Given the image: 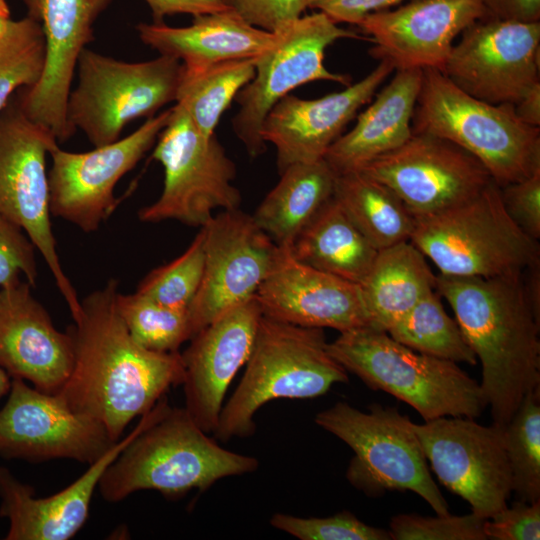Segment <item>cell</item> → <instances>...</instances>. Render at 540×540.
I'll return each instance as SVG.
<instances>
[{
	"label": "cell",
	"instance_id": "obj_15",
	"mask_svg": "<svg viewBox=\"0 0 540 540\" xmlns=\"http://www.w3.org/2000/svg\"><path fill=\"white\" fill-rule=\"evenodd\" d=\"M171 108L146 119L134 132L87 152L56 145L49 156L50 212L83 232H94L116 208L114 189L155 144Z\"/></svg>",
	"mask_w": 540,
	"mask_h": 540
},
{
	"label": "cell",
	"instance_id": "obj_9",
	"mask_svg": "<svg viewBox=\"0 0 540 540\" xmlns=\"http://www.w3.org/2000/svg\"><path fill=\"white\" fill-rule=\"evenodd\" d=\"M76 69L66 120L73 132L81 130L93 147H100L118 140L131 121L152 117L176 101L182 64L166 55L127 62L85 48Z\"/></svg>",
	"mask_w": 540,
	"mask_h": 540
},
{
	"label": "cell",
	"instance_id": "obj_8",
	"mask_svg": "<svg viewBox=\"0 0 540 540\" xmlns=\"http://www.w3.org/2000/svg\"><path fill=\"white\" fill-rule=\"evenodd\" d=\"M315 422L354 452L346 471L352 486L369 496L409 490L436 514L449 513L430 474L414 423L396 408L374 403L363 412L340 401L319 412Z\"/></svg>",
	"mask_w": 540,
	"mask_h": 540
},
{
	"label": "cell",
	"instance_id": "obj_29",
	"mask_svg": "<svg viewBox=\"0 0 540 540\" xmlns=\"http://www.w3.org/2000/svg\"><path fill=\"white\" fill-rule=\"evenodd\" d=\"M279 175L252 217L278 246L290 247L332 197L336 173L321 159L292 164Z\"/></svg>",
	"mask_w": 540,
	"mask_h": 540
},
{
	"label": "cell",
	"instance_id": "obj_20",
	"mask_svg": "<svg viewBox=\"0 0 540 540\" xmlns=\"http://www.w3.org/2000/svg\"><path fill=\"white\" fill-rule=\"evenodd\" d=\"M483 17L482 0H411L368 14L357 26L374 42L368 53L394 69L442 72L454 39Z\"/></svg>",
	"mask_w": 540,
	"mask_h": 540
},
{
	"label": "cell",
	"instance_id": "obj_37",
	"mask_svg": "<svg viewBox=\"0 0 540 540\" xmlns=\"http://www.w3.org/2000/svg\"><path fill=\"white\" fill-rule=\"evenodd\" d=\"M204 230L201 227L188 248L176 259L153 269L136 292L162 305L188 309L202 281Z\"/></svg>",
	"mask_w": 540,
	"mask_h": 540
},
{
	"label": "cell",
	"instance_id": "obj_3",
	"mask_svg": "<svg viewBox=\"0 0 540 540\" xmlns=\"http://www.w3.org/2000/svg\"><path fill=\"white\" fill-rule=\"evenodd\" d=\"M258 466L255 457L222 448L185 408L171 407L165 395L154 406L150 423L107 467L98 489L112 503L140 490L173 498L193 489L205 491L222 478Z\"/></svg>",
	"mask_w": 540,
	"mask_h": 540
},
{
	"label": "cell",
	"instance_id": "obj_21",
	"mask_svg": "<svg viewBox=\"0 0 540 540\" xmlns=\"http://www.w3.org/2000/svg\"><path fill=\"white\" fill-rule=\"evenodd\" d=\"M256 299L262 315L285 323L345 332L369 327L360 285L298 261L278 246Z\"/></svg>",
	"mask_w": 540,
	"mask_h": 540
},
{
	"label": "cell",
	"instance_id": "obj_18",
	"mask_svg": "<svg viewBox=\"0 0 540 540\" xmlns=\"http://www.w3.org/2000/svg\"><path fill=\"white\" fill-rule=\"evenodd\" d=\"M8 393L0 409L4 458H66L90 465L116 444L100 422L73 411L57 393L40 391L18 378H12Z\"/></svg>",
	"mask_w": 540,
	"mask_h": 540
},
{
	"label": "cell",
	"instance_id": "obj_23",
	"mask_svg": "<svg viewBox=\"0 0 540 540\" xmlns=\"http://www.w3.org/2000/svg\"><path fill=\"white\" fill-rule=\"evenodd\" d=\"M261 317L254 296L201 329L181 353L184 408L206 433L218 425L228 386L248 361Z\"/></svg>",
	"mask_w": 540,
	"mask_h": 540
},
{
	"label": "cell",
	"instance_id": "obj_46",
	"mask_svg": "<svg viewBox=\"0 0 540 540\" xmlns=\"http://www.w3.org/2000/svg\"><path fill=\"white\" fill-rule=\"evenodd\" d=\"M485 17L498 20L540 22V0H482Z\"/></svg>",
	"mask_w": 540,
	"mask_h": 540
},
{
	"label": "cell",
	"instance_id": "obj_12",
	"mask_svg": "<svg viewBox=\"0 0 540 540\" xmlns=\"http://www.w3.org/2000/svg\"><path fill=\"white\" fill-rule=\"evenodd\" d=\"M361 38L343 29L322 12L301 16L276 32L274 44L256 58L255 75L237 94L239 111L232 119L237 138L250 157L263 154L267 144L260 136L272 107L295 88L317 80L351 84L349 75L329 71L324 65L327 47L339 39Z\"/></svg>",
	"mask_w": 540,
	"mask_h": 540
},
{
	"label": "cell",
	"instance_id": "obj_34",
	"mask_svg": "<svg viewBox=\"0 0 540 540\" xmlns=\"http://www.w3.org/2000/svg\"><path fill=\"white\" fill-rule=\"evenodd\" d=\"M504 441L516 499L540 500V387L525 395L504 425Z\"/></svg>",
	"mask_w": 540,
	"mask_h": 540
},
{
	"label": "cell",
	"instance_id": "obj_26",
	"mask_svg": "<svg viewBox=\"0 0 540 540\" xmlns=\"http://www.w3.org/2000/svg\"><path fill=\"white\" fill-rule=\"evenodd\" d=\"M136 31L145 45L179 60L190 71L228 60L257 58L276 40V33L249 24L233 10L195 16L184 27L139 23Z\"/></svg>",
	"mask_w": 540,
	"mask_h": 540
},
{
	"label": "cell",
	"instance_id": "obj_40",
	"mask_svg": "<svg viewBox=\"0 0 540 540\" xmlns=\"http://www.w3.org/2000/svg\"><path fill=\"white\" fill-rule=\"evenodd\" d=\"M36 248L17 225L0 216V288L24 276L34 287L38 278Z\"/></svg>",
	"mask_w": 540,
	"mask_h": 540
},
{
	"label": "cell",
	"instance_id": "obj_41",
	"mask_svg": "<svg viewBox=\"0 0 540 540\" xmlns=\"http://www.w3.org/2000/svg\"><path fill=\"white\" fill-rule=\"evenodd\" d=\"M486 538L494 540L540 539V500L528 503L517 500L486 519Z\"/></svg>",
	"mask_w": 540,
	"mask_h": 540
},
{
	"label": "cell",
	"instance_id": "obj_24",
	"mask_svg": "<svg viewBox=\"0 0 540 540\" xmlns=\"http://www.w3.org/2000/svg\"><path fill=\"white\" fill-rule=\"evenodd\" d=\"M31 287L18 279L0 288V365L11 378L54 394L73 367L72 339L56 329Z\"/></svg>",
	"mask_w": 540,
	"mask_h": 540
},
{
	"label": "cell",
	"instance_id": "obj_43",
	"mask_svg": "<svg viewBox=\"0 0 540 540\" xmlns=\"http://www.w3.org/2000/svg\"><path fill=\"white\" fill-rule=\"evenodd\" d=\"M504 208L510 218L531 238L540 239V171L518 182L500 187Z\"/></svg>",
	"mask_w": 540,
	"mask_h": 540
},
{
	"label": "cell",
	"instance_id": "obj_14",
	"mask_svg": "<svg viewBox=\"0 0 540 540\" xmlns=\"http://www.w3.org/2000/svg\"><path fill=\"white\" fill-rule=\"evenodd\" d=\"M539 64L540 22L483 17L462 31L442 73L478 100L515 105L540 83Z\"/></svg>",
	"mask_w": 540,
	"mask_h": 540
},
{
	"label": "cell",
	"instance_id": "obj_11",
	"mask_svg": "<svg viewBox=\"0 0 540 540\" xmlns=\"http://www.w3.org/2000/svg\"><path fill=\"white\" fill-rule=\"evenodd\" d=\"M58 143L48 127L26 116L18 99L0 113V216L26 233L75 316L80 300L61 265L51 225L46 159Z\"/></svg>",
	"mask_w": 540,
	"mask_h": 540
},
{
	"label": "cell",
	"instance_id": "obj_36",
	"mask_svg": "<svg viewBox=\"0 0 540 540\" xmlns=\"http://www.w3.org/2000/svg\"><path fill=\"white\" fill-rule=\"evenodd\" d=\"M46 57L45 39L36 21L11 20L0 36V113L18 90L40 79Z\"/></svg>",
	"mask_w": 540,
	"mask_h": 540
},
{
	"label": "cell",
	"instance_id": "obj_38",
	"mask_svg": "<svg viewBox=\"0 0 540 540\" xmlns=\"http://www.w3.org/2000/svg\"><path fill=\"white\" fill-rule=\"evenodd\" d=\"M270 524L300 540L391 539L389 531L365 524L350 511H341L323 518L275 513L270 518Z\"/></svg>",
	"mask_w": 540,
	"mask_h": 540
},
{
	"label": "cell",
	"instance_id": "obj_19",
	"mask_svg": "<svg viewBox=\"0 0 540 540\" xmlns=\"http://www.w3.org/2000/svg\"><path fill=\"white\" fill-rule=\"evenodd\" d=\"M27 16L39 23L46 46L45 65L33 86L21 89L22 111L48 127L58 142L73 131L66 120V103L78 58L94 39V25L112 0H22Z\"/></svg>",
	"mask_w": 540,
	"mask_h": 540
},
{
	"label": "cell",
	"instance_id": "obj_35",
	"mask_svg": "<svg viewBox=\"0 0 540 540\" xmlns=\"http://www.w3.org/2000/svg\"><path fill=\"white\" fill-rule=\"evenodd\" d=\"M117 308L132 338L150 351L179 352L193 337L188 309L162 305L138 292H119Z\"/></svg>",
	"mask_w": 540,
	"mask_h": 540
},
{
	"label": "cell",
	"instance_id": "obj_28",
	"mask_svg": "<svg viewBox=\"0 0 540 540\" xmlns=\"http://www.w3.org/2000/svg\"><path fill=\"white\" fill-rule=\"evenodd\" d=\"M435 285L426 257L410 241L379 250L360 284L369 327L387 332Z\"/></svg>",
	"mask_w": 540,
	"mask_h": 540
},
{
	"label": "cell",
	"instance_id": "obj_25",
	"mask_svg": "<svg viewBox=\"0 0 540 540\" xmlns=\"http://www.w3.org/2000/svg\"><path fill=\"white\" fill-rule=\"evenodd\" d=\"M154 407L123 439L63 490L48 497H35L34 489L23 484L0 466V516L9 521L6 540H69L85 524L93 494L107 467L150 423Z\"/></svg>",
	"mask_w": 540,
	"mask_h": 540
},
{
	"label": "cell",
	"instance_id": "obj_4",
	"mask_svg": "<svg viewBox=\"0 0 540 540\" xmlns=\"http://www.w3.org/2000/svg\"><path fill=\"white\" fill-rule=\"evenodd\" d=\"M327 343L321 328L262 315L243 377L222 407L216 439L253 435L254 416L269 401L314 398L336 383H347L348 372L330 355Z\"/></svg>",
	"mask_w": 540,
	"mask_h": 540
},
{
	"label": "cell",
	"instance_id": "obj_5",
	"mask_svg": "<svg viewBox=\"0 0 540 540\" xmlns=\"http://www.w3.org/2000/svg\"><path fill=\"white\" fill-rule=\"evenodd\" d=\"M327 350L367 387L409 404L425 421L475 419L487 407L480 383L457 363L417 352L385 331L363 327L341 332Z\"/></svg>",
	"mask_w": 540,
	"mask_h": 540
},
{
	"label": "cell",
	"instance_id": "obj_13",
	"mask_svg": "<svg viewBox=\"0 0 540 540\" xmlns=\"http://www.w3.org/2000/svg\"><path fill=\"white\" fill-rule=\"evenodd\" d=\"M414 429L438 480L472 513L488 519L507 506L512 488L503 425L447 416L414 423Z\"/></svg>",
	"mask_w": 540,
	"mask_h": 540
},
{
	"label": "cell",
	"instance_id": "obj_17",
	"mask_svg": "<svg viewBox=\"0 0 540 540\" xmlns=\"http://www.w3.org/2000/svg\"><path fill=\"white\" fill-rule=\"evenodd\" d=\"M204 271L188 307L193 336L231 308L254 297L278 245L240 208L224 210L202 226Z\"/></svg>",
	"mask_w": 540,
	"mask_h": 540
},
{
	"label": "cell",
	"instance_id": "obj_49",
	"mask_svg": "<svg viewBox=\"0 0 540 540\" xmlns=\"http://www.w3.org/2000/svg\"><path fill=\"white\" fill-rule=\"evenodd\" d=\"M11 20L7 1L0 0V36L5 32Z\"/></svg>",
	"mask_w": 540,
	"mask_h": 540
},
{
	"label": "cell",
	"instance_id": "obj_47",
	"mask_svg": "<svg viewBox=\"0 0 540 540\" xmlns=\"http://www.w3.org/2000/svg\"><path fill=\"white\" fill-rule=\"evenodd\" d=\"M514 109L522 122L540 128V83L517 102Z\"/></svg>",
	"mask_w": 540,
	"mask_h": 540
},
{
	"label": "cell",
	"instance_id": "obj_7",
	"mask_svg": "<svg viewBox=\"0 0 540 540\" xmlns=\"http://www.w3.org/2000/svg\"><path fill=\"white\" fill-rule=\"evenodd\" d=\"M415 221L410 242L441 275L488 278L540 263L538 241L510 218L494 181L474 197Z\"/></svg>",
	"mask_w": 540,
	"mask_h": 540
},
{
	"label": "cell",
	"instance_id": "obj_30",
	"mask_svg": "<svg viewBox=\"0 0 540 540\" xmlns=\"http://www.w3.org/2000/svg\"><path fill=\"white\" fill-rule=\"evenodd\" d=\"M301 263L360 285L379 250L332 197L289 247Z\"/></svg>",
	"mask_w": 540,
	"mask_h": 540
},
{
	"label": "cell",
	"instance_id": "obj_32",
	"mask_svg": "<svg viewBox=\"0 0 540 540\" xmlns=\"http://www.w3.org/2000/svg\"><path fill=\"white\" fill-rule=\"evenodd\" d=\"M256 58L228 60L201 70L182 66L175 104L205 137L215 135L223 113L255 75Z\"/></svg>",
	"mask_w": 540,
	"mask_h": 540
},
{
	"label": "cell",
	"instance_id": "obj_2",
	"mask_svg": "<svg viewBox=\"0 0 540 540\" xmlns=\"http://www.w3.org/2000/svg\"><path fill=\"white\" fill-rule=\"evenodd\" d=\"M436 292L482 367L480 383L493 422L506 425L540 387V320L524 293L522 272L495 277L436 276Z\"/></svg>",
	"mask_w": 540,
	"mask_h": 540
},
{
	"label": "cell",
	"instance_id": "obj_45",
	"mask_svg": "<svg viewBox=\"0 0 540 540\" xmlns=\"http://www.w3.org/2000/svg\"><path fill=\"white\" fill-rule=\"evenodd\" d=\"M153 22L161 23L166 16L190 14L193 17L231 10L226 0H144Z\"/></svg>",
	"mask_w": 540,
	"mask_h": 540
},
{
	"label": "cell",
	"instance_id": "obj_27",
	"mask_svg": "<svg viewBox=\"0 0 540 540\" xmlns=\"http://www.w3.org/2000/svg\"><path fill=\"white\" fill-rule=\"evenodd\" d=\"M421 83V69L396 70L388 85L358 116L355 126L325 153L323 159L336 174L358 171L411 137Z\"/></svg>",
	"mask_w": 540,
	"mask_h": 540
},
{
	"label": "cell",
	"instance_id": "obj_1",
	"mask_svg": "<svg viewBox=\"0 0 540 540\" xmlns=\"http://www.w3.org/2000/svg\"><path fill=\"white\" fill-rule=\"evenodd\" d=\"M118 293V281L110 279L80 301L67 329L73 367L57 392L73 411L100 422L114 442L134 418L182 385L185 374L180 352L150 351L132 338L117 308Z\"/></svg>",
	"mask_w": 540,
	"mask_h": 540
},
{
	"label": "cell",
	"instance_id": "obj_6",
	"mask_svg": "<svg viewBox=\"0 0 540 540\" xmlns=\"http://www.w3.org/2000/svg\"><path fill=\"white\" fill-rule=\"evenodd\" d=\"M412 131L444 138L466 150L499 187L540 171L539 127L522 122L513 104L478 100L436 69L422 70Z\"/></svg>",
	"mask_w": 540,
	"mask_h": 540
},
{
	"label": "cell",
	"instance_id": "obj_31",
	"mask_svg": "<svg viewBox=\"0 0 540 540\" xmlns=\"http://www.w3.org/2000/svg\"><path fill=\"white\" fill-rule=\"evenodd\" d=\"M333 198L377 250L410 241L415 218L380 181L361 171L336 174Z\"/></svg>",
	"mask_w": 540,
	"mask_h": 540
},
{
	"label": "cell",
	"instance_id": "obj_48",
	"mask_svg": "<svg viewBox=\"0 0 540 540\" xmlns=\"http://www.w3.org/2000/svg\"><path fill=\"white\" fill-rule=\"evenodd\" d=\"M522 282L526 299L536 318L540 320V263L522 271Z\"/></svg>",
	"mask_w": 540,
	"mask_h": 540
},
{
	"label": "cell",
	"instance_id": "obj_22",
	"mask_svg": "<svg viewBox=\"0 0 540 540\" xmlns=\"http://www.w3.org/2000/svg\"><path fill=\"white\" fill-rule=\"evenodd\" d=\"M393 70L388 61L381 60L363 79L339 92L317 99L291 94L281 98L268 112L260 129L262 140L276 150L279 174L292 164L323 159Z\"/></svg>",
	"mask_w": 540,
	"mask_h": 540
},
{
	"label": "cell",
	"instance_id": "obj_16",
	"mask_svg": "<svg viewBox=\"0 0 540 540\" xmlns=\"http://www.w3.org/2000/svg\"><path fill=\"white\" fill-rule=\"evenodd\" d=\"M358 171L388 186L415 219L458 205L493 181L466 150L444 138L413 131L402 146Z\"/></svg>",
	"mask_w": 540,
	"mask_h": 540
},
{
	"label": "cell",
	"instance_id": "obj_42",
	"mask_svg": "<svg viewBox=\"0 0 540 540\" xmlns=\"http://www.w3.org/2000/svg\"><path fill=\"white\" fill-rule=\"evenodd\" d=\"M249 24L269 31L279 32L302 16L312 0H226Z\"/></svg>",
	"mask_w": 540,
	"mask_h": 540
},
{
	"label": "cell",
	"instance_id": "obj_33",
	"mask_svg": "<svg viewBox=\"0 0 540 540\" xmlns=\"http://www.w3.org/2000/svg\"><path fill=\"white\" fill-rule=\"evenodd\" d=\"M439 297L435 289L426 293L387 333L417 352L476 365V355Z\"/></svg>",
	"mask_w": 540,
	"mask_h": 540
},
{
	"label": "cell",
	"instance_id": "obj_50",
	"mask_svg": "<svg viewBox=\"0 0 540 540\" xmlns=\"http://www.w3.org/2000/svg\"><path fill=\"white\" fill-rule=\"evenodd\" d=\"M11 379L8 373L0 365V400L1 398L9 392L11 386Z\"/></svg>",
	"mask_w": 540,
	"mask_h": 540
},
{
	"label": "cell",
	"instance_id": "obj_39",
	"mask_svg": "<svg viewBox=\"0 0 540 540\" xmlns=\"http://www.w3.org/2000/svg\"><path fill=\"white\" fill-rule=\"evenodd\" d=\"M485 520L474 513L432 517L399 514L391 519L389 533L394 540H485Z\"/></svg>",
	"mask_w": 540,
	"mask_h": 540
},
{
	"label": "cell",
	"instance_id": "obj_44",
	"mask_svg": "<svg viewBox=\"0 0 540 540\" xmlns=\"http://www.w3.org/2000/svg\"><path fill=\"white\" fill-rule=\"evenodd\" d=\"M403 0H312L311 9L324 13L336 24L357 25L366 15L387 10Z\"/></svg>",
	"mask_w": 540,
	"mask_h": 540
},
{
	"label": "cell",
	"instance_id": "obj_10",
	"mask_svg": "<svg viewBox=\"0 0 540 540\" xmlns=\"http://www.w3.org/2000/svg\"><path fill=\"white\" fill-rule=\"evenodd\" d=\"M152 158L163 167L164 184L159 198L139 211L141 221L176 220L201 228L215 210L240 208L234 162L216 135L203 136L178 104L171 107Z\"/></svg>",
	"mask_w": 540,
	"mask_h": 540
}]
</instances>
